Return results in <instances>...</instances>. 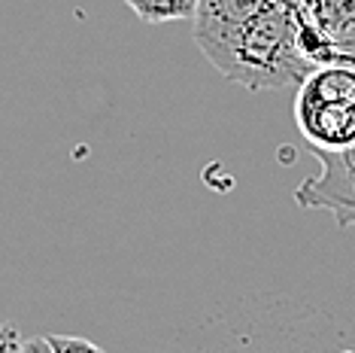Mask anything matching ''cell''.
Returning a JSON list of instances; mask_svg holds the SVG:
<instances>
[{
	"label": "cell",
	"instance_id": "cell-1",
	"mask_svg": "<svg viewBox=\"0 0 355 353\" xmlns=\"http://www.w3.org/2000/svg\"><path fill=\"white\" fill-rule=\"evenodd\" d=\"M191 37L204 58L249 92L301 85L313 64L297 0H198Z\"/></svg>",
	"mask_w": 355,
	"mask_h": 353
},
{
	"label": "cell",
	"instance_id": "cell-2",
	"mask_svg": "<svg viewBox=\"0 0 355 353\" xmlns=\"http://www.w3.org/2000/svg\"><path fill=\"white\" fill-rule=\"evenodd\" d=\"M297 131L313 149H343L355 143V67L319 64L297 85Z\"/></svg>",
	"mask_w": 355,
	"mask_h": 353
},
{
	"label": "cell",
	"instance_id": "cell-3",
	"mask_svg": "<svg viewBox=\"0 0 355 353\" xmlns=\"http://www.w3.org/2000/svg\"><path fill=\"white\" fill-rule=\"evenodd\" d=\"M322 165L295 189V202L306 211H328L340 229L355 226V143L343 149H313Z\"/></svg>",
	"mask_w": 355,
	"mask_h": 353
},
{
	"label": "cell",
	"instance_id": "cell-4",
	"mask_svg": "<svg viewBox=\"0 0 355 353\" xmlns=\"http://www.w3.org/2000/svg\"><path fill=\"white\" fill-rule=\"evenodd\" d=\"M304 22V46L313 64L355 67V0H297Z\"/></svg>",
	"mask_w": 355,
	"mask_h": 353
},
{
	"label": "cell",
	"instance_id": "cell-5",
	"mask_svg": "<svg viewBox=\"0 0 355 353\" xmlns=\"http://www.w3.org/2000/svg\"><path fill=\"white\" fill-rule=\"evenodd\" d=\"M131 13L146 25H167V22L191 19L198 10V0H125Z\"/></svg>",
	"mask_w": 355,
	"mask_h": 353
},
{
	"label": "cell",
	"instance_id": "cell-6",
	"mask_svg": "<svg viewBox=\"0 0 355 353\" xmlns=\"http://www.w3.org/2000/svg\"><path fill=\"white\" fill-rule=\"evenodd\" d=\"M49 344L55 353H107L88 338H76V335H49Z\"/></svg>",
	"mask_w": 355,
	"mask_h": 353
},
{
	"label": "cell",
	"instance_id": "cell-7",
	"mask_svg": "<svg viewBox=\"0 0 355 353\" xmlns=\"http://www.w3.org/2000/svg\"><path fill=\"white\" fill-rule=\"evenodd\" d=\"M21 344H25V338H21L19 326L0 323V353H21Z\"/></svg>",
	"mask_w": 355,
	"mask_h": 353
},
{
	"label": "cell",
	"instance_id": "cell-8",
	"mask_svg": "<svg viewBox=\"0 0 355 353\" xmlns=\"http://www.w3.org/2000/svg\"><path fill=\"white\" fill-rule=\"evenodd\" d=\"M21 353H55L49 338H28L21 344Z\"/></svg>",
	"mask_w": 355,
	"mask_h": 353
}]
</instances>
